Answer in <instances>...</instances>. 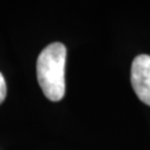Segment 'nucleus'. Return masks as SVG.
I'll use <instances>...</instances> for the list:
<instances>
[{"instance_id": "f257e3e1", "label": "nucleus", "mask_w": 150, "mask_h": 150, "mask_svg": "<svg viewBox=\"0 0 150 150\" xmlns=\"http://www.w3.org/2000/svg\"><path fill=\"white\" fill-rule=\"evenodd\" d=\"M67 49L61 42H54L40 52L37 59V79L43 95L51 101H59L64 96Z\"/></svg>"}, {"instance_id": "f03ea898", "label": "nucleus", "mask_w": 150, "mask_h": 150, "mask_svg": "<svg viewBox=\"0 0 150 150\" xmlns=\"http://www.w3.org/2000/svg\"><path fill=\"white\" fill-rule=\"evenodd\" d=\"M131 85L141 101L150 106V56H137L131 64Z\"/></svg>"}, {"instance_id": "7ed1b4c3", "label": "nucleus", "mask_w": 150, "mask_h": 150, "mask_svg": "<svg viewBox=\"0 0 150 150\" xmlns=\"http://www.w3.org/2000/svg\"><path fill=\"white\" fill-rule=\"evenodd\" d=\"M7 95V86H6V81L2 74L0 72V105L4 102Z\"/></svg>"}]
</instances>
